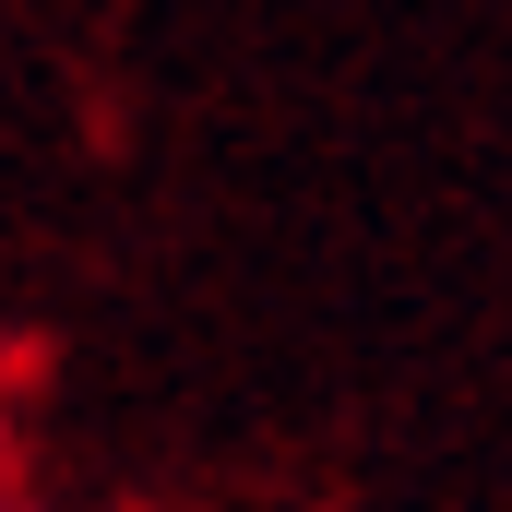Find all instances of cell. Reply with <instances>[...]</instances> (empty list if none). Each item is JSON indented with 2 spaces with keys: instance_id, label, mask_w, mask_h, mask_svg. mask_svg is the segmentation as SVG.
<instances>
[{
  "instance_id": "1",
  "label": "cell",
  "mask_w": 512,
  "mask_h": 512,
  "mask_svg": "<svg viewBox=\"0 0 512 512\" xmlns=\"http://www.w3.org/2000/svg\"><path fill=\"white\" fill-rule=\"evenodd\" d=\"M0 512H12V489H0Z\"/></svg>"
}]
</instances>
